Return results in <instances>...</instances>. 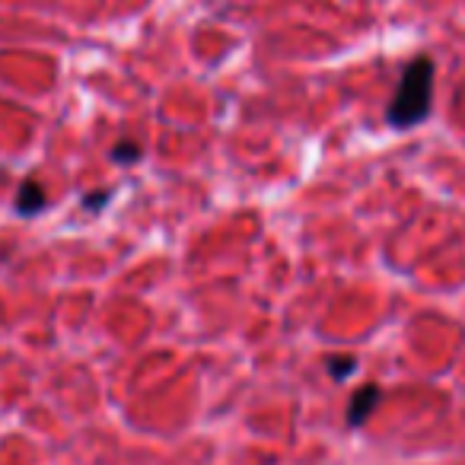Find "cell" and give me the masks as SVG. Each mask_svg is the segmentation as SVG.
I'll return each instance as SVG.
<instances>
[{"mask_svg":"<svg viewBox=\"0 0 465 465\" xmlns=\"http://www.w3.org/2000/svg\"><path fill=\"white\" fill-rule=\"evenodd\" d=\"M380 399H382V392H380V386H373V382L357 389L354 399H351V405H348V427L367 424L370 414H373L376 405H380Z\"/></svg>","mask_w":465,"mask_h":465,"instance_id":"7a4b0ae2","label":"cell"},{"mask_svg":"<svg viewBox=\"0 0 465 465\" xmlns=\"http://www.w3.org/2000/svg\"><path fill=\"white\" fill-rule=\"evenodd\" d=\"M105 198H109V194H90V198H86V207H103Z\"/></svg>","mask_w":465,"mask_h":465,"instance_id":"8992f818","label":"cell"},{"mask_svg":"<svg viewBox=\"0 0 465 465\" xmlns=\"http://www.w3.org/2000/svg\"><path fill=\"white\" fill-rule=\"evenodd\" d=\"M433 96V61L427 54H418L401 74V84L395 90V99L389 103L386 118L392 128H414L430 115Z\"/></svg>","mask_w":465,"mask_h":465,"instance_id":"6da1fadb","label":"cell"},{"mask_svg":"<svg viewBox=\"0 0 465 465\" xmlns=\"http://www.w3.org/2000/svg\"><path fill=\"white\" fill-rule=\"evenodd\" d=\"M137 156H141V150H137V143H131V141L115 143V150H112V160L115 163H131V160H137Z\"/></svg>","mask_w":465,"mask_h":465,"instance_id":"5b68a950","label":"cell"},{"mask_svg":"<svg viewBox=\"0 0 465 465\" xmlns=\"http://www.w3.org/2000/svg\"><path fill=\"white\" fill-rule=\"evenodd\" d=\"M325 367H329V373L335 376V380H348V376L357 370V361L354 357H331Z\"/></svg>","mask_w":465,"mask_h":465,"instance_id":"277c9868","label":"cell"},{"mask_svg":"<svg viewBox=\"0 0 465 465\" xmlns=\"http://www.w3.org/2000/svg\"><path fill=\"white\" fill-rule=\"evenodd\" d=\"M45 188L39 185L35 179H26L16 192V211L20 213H39L45 207Z\"/></svg>","mask_w":465,"mask_h":465,"instance_id":"3957f363","label":"cell"}]
</instances>
